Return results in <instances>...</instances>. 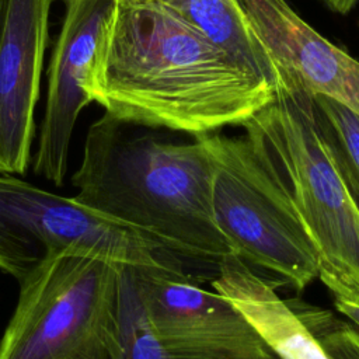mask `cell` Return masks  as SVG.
<instances>
[{"label":"cell","instance_id":"obj_1","mask_svg":"<svg viewBox=\"0 0 359 359\" xmlns=\"http://www.w3.org/2000/svg\"><path fill=\"white\" fill-rule=\"evenodd\" d=\"M88 90L118 119L196 136L243 125L276 94L170 8L125 4L104 32Z\"/></svg>","mask_w":359,"mask_h":359},{"label":"cell","instance_id":"obj_2","mask_svg":"<svg viewBox=\"0 0 359 359\" xmlns=\"http://www.w3.org/2000/svg\"><path fill=\"white\" fill-rule=\"evenodd\" d=\"M73 199L146 234L175 255L219 262L236 254L212 210V154L205 135L164 142L107 112L86 135Z\"/></svg>","mask_w":359,"mask_h":359},{"label":"cell","instance_id":"obj_3","mask_svg":"<svg viewBox=\"0 0 359 359\" xmlns=\"http://www.w3.org/2000/svg\"><path fill=\"white\" fill-rule=\"evenodd\" d=\"M241 126L310 234L318 278L335 299L359 304V210L327 150L313 95L283 74L275 98Z\"/></svg>","mask_w":359,"mask_h":359},{"label":"cell","instance_id":"obj_4","mask_svg":"<svg viewBox=\"0 0 359 359\" xmlns=\"http://www.w3.org/2000/svg\"><path fill=\"white\" fill-rule=\"evenodd\" d=\"M121 265L94 251L67 248L32 269L18 280L0 359H109Z\"/></svg>","mask_w":359,"mask_h":359},{"label":"cell","instance_id":"obj_5","mask_svg":"<svg viewBox=\"0 0 359 359\" xmlns=\"http://www.w3.org/2000/svg\"><path fill=\"white\" fill-rule=\"evenodd\" d=\"M205 137L212 154L213 217L234 252L299 290L309 286L320 275L317 248L248 139Z\"/></svg>","mask_w":359,"mask_h":359},{"label":"cell","instance_id":"obj_6","mask_svg":"<svg viewBox=\"0 0 359 359\" xmlns=\"http://www.w3.org/2000/svg\"><path fill=\"white\" fill-rule=\"evenodd\" d=\"M67 248H84L135 266L153 265L168 252L139 230L84 208L73 196L1 174L0 269L21 280Z\"/></svg>","mask_w":359,"mask_h":359},{"label":"cell","instance_id":"obj_7","mask_svg":"<svg viewBox=\"0 0 359 359\" xmlns=\"http://www.w3.org/2000/svg\"><path fill=\"white\" fill-rule=\"evenodd\" d=\"M135 268L170 359H279L229 300L182 271L175 254Z\"/></svg>","mask_w":359,"mask_h":359},{"label":"cell","instance_id":"obj_8","mask_svg":"<svg viewBox=\"0 0 359 359\" xmlns=\"http://www.w3.org/2000/svg\"><path fill=\"white\" fill-rule=\"evenodd\" d=\"M65 14L48 67V94L34 171L56 187L67 172L70 140L81 111L91 104L90 79L116 0H62Z\"/></svg>","mask_w":359,"mask_h":359},{"label":"cell","instance_id":"obj_9","mask_svg":"<svg viewBox=\"0 0 359 359\" xmlns=\"http://www.w3.org/2000/svg\"><path fill=\"white\" fill-rule=\"evenodd\" d=\"M55 0H0V174H25Z\"/></svg>","mask_w":359,"mask_h":359},{"label":"cell","instance_id":"obj_10","mask_svg":"<svg viewBox=\"0 0 359 359\" xmlns=\"http://www.w3.org/2000/svg\"><path fill=\"white\" fill-rule=\"evenodd\" d=\"M276 63L311 95L359 114V62L311 28L286 0H241Z\"/></svg>","mask_w":359,"mask_h":359},{"label":"cell","instance_id":"obj_11","mask_svg":"<svg viewBox=\"0 0 359 359\" xmlns=\"http://www.w3.org/2000/svg\"><path fill=\"white\" fill-rule=\"evenodd\" d=\"M217 268L215 292L236 307L279 359H328L299 313L243 258L229 254Z\"/></svg>","mask_w":359,"mask_h":359},{"label":"cell","instance_id":"obj_12","mask_svg":"<svg viewBox=\"0 0 359 359\" xmlns=\"http://www.w3.org/2000/svg\"><path fill=\"white\" fill-rule=\"evenodd\" d=\"M164 7L174 11L241 69L278 88L283 72L241 0H174Z\"/></svg>","mask_w":359,"mask_h":359},{"label":"cell","instance_id":"obj_13","mask_svg":"<svg viewBox=\"0 0 359 359\" xmlns=\"http://www.w3.org/2000/svg\"><path fill=\"white\" fill-rule=\"evenodd\" d=\"M109 359H170L149 316L135 265H121L108 334Z\"/></svg>","mask_w":359,"mask_h":359},{"label":"cell","instance_id":"obj_14","mask_svg":"<svg viewBox=\"0 0 359 359\" xmlns=\"http://www.w3.org/2000/svg\"><path fill=\"white\" fill-rule=\"evenodd\" d=\"M327 150L348 191H359V114L324 95H313Z\"/></svg>","mask_w":359,"mask_h":359},{"label":"cell","instance_id":"obj_15","mask_svg":"<svg viewBox=\"0 0 359 359\" xmlns=\"http://www.w3.org/2000/svg\"><path fill=\"white\" fill-rule=\"evenodd\" d=\"M297 313L328 359H359L358 330L338 321L325 310L303 307Z\"/></svg>","mask_w":359,"mask_h":359},{"label":"cell","instance_id":"obj_16","mask_svg":"<svg viewBox=\"0 0 359 359\" xmlns=\"http://www.w3.org/2000/svg\"><path fill=\"white\" fill-rule=\"evenodd\" d=\"M335 307L338 309L339 313H342L345 317H348L359 328V304L348 302V300L335 299Z\"/></svg>","mask_w":359,"mask_h":359},{"label":"cell","instance_id":"obj_17","mask_svg":"<svg viewBox=\"0 0 359 359\" xmlns=\"http://www.w3.org/2000/svg\"><path fill=\"white\" fill-rule=\"evenodd\" d=\"M324 1L332 11L339 14H346L355 7L358 0H324Z\"/></svg>","mask_w":359,"mask_h":359},{"label":"cell","instance_id":"obj_18","mask_svg":"<svg viewBox=\"0 0 359 359\" xmlns=\"http://www.w3.org/2000/svg\"><path fill=\"white\" fill-rule=\"evenodd\" d=\"M174 0H116L118 4L125 6H165Z\"/></svg>","mask_w":359,"mask_h":359},{"label":"cell","instance_id":"obj_19","mask_svg":"<svg viewBox=\"0 0 359 359\" xmlns=\"http://www.w3.org/2000/svg\"><path fill=\"white\" fill-rule=\"evenodd\" d=\"M348 192H349L352 201L355 202V205H356V208L359 210V191H348Z\"/></svg>","mask_w":359,"mask_h":359}]
</instances>
